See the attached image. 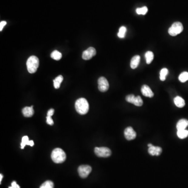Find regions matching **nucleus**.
<instances>
[{
    "label": "nucleus",
    "instance_id": "1",
    "mask_svg": "<svg viewBox=\"0 0 188 188\" xmlns=\"http://www.w3.org/2000/svg\"><path fill=\"white\" fill-rule=\"evenodd\" d=\"M75 109L80 115H85L89 112V103L86 99L79 98L75 102Z\"/></svg>",
    "mask_w": 188,
    "mask_h": 188
},
{
    "label": "nucleus",
    "instance_id": "2",
    "mask_svg": "<svg viewBox=\"0 0 188 188\" xmlns=\"http://www.w3.org/2000/svg\"><path fill=\"white\" fill-rule=\"evenodd\" d=\"M27 68L29 73L33 74L36 72L39 65V60L35 55L30 56L26 62Z\"/></svg>",
    "mask_w": 188,
    "mask_h": 188
},
{
    "label": "nucleus",
    "instance_id": "3",
    "mask_svg": "<svg viewBox=\"0 0 188 188\" xmlns=\"http://www.w3.org/2000/svg\"><path fill=\"white\" fill-rule=\"evenodd\" d=\"M51 158L55 163L61 164L65 160V153L62 149L56 148L53 150L51 154Z\"/></svg>",
    "mask_w": 188,
    "mask_h": 188
},
{
    "label": "nucleus",
    "instance_id": "4",
    "mask_svg": "<svg viewBox=\"0 0 188 188\" xmlns=\"http://www.w3.org/2000/svg\"><path fill=\"white\" fill-rule=\"evenodd\" d=\"M183 30V27L180 22H175L168 29V33L171 36H176L180 34Z\"/></svg>",
    "mask_w": 188,
    "mask_h": 188
},
{
    "label": "nucleus",
    "instance_id": "5",
    "mask_svg": "<svg viewBox=\"0 0 188 188\" xmlns=\"http://www.w3.org/2000/svg\"><path fill=\"white\" fill-rule=\"evenodd\" d=\"M95 153L99 157H108L111 155V150L106 147H96L95 149Z\"/></svg>",
    "mask_w": 188,
    "mask_h": 188
},
{
    "label": "nucleus",
    "instance_id": "6",
    "mask_svg": "<svg viewBox=\"0 0 188 188\" xmlns=\"http://www.w3.org/2000/svg\"><path fill=\"white\" fill-rule=\"evenodd\" d=\"M92 171V167L89 165H81L78 168V173L79 176L82 178L88 177Z\"/></svg>",
    "mask_w": 188,
    "mask_h": 188
},
{
    "label": "nucleus",
    "instance_id": "7",
    "mask_svg": "<svg viewBox=\"0 0 188 188\" xmlns=\"http://www.w3.org/2000/svg\"><path fill=\"white\" fill-rule=\"evenodd\" d=\"M98 89L102 92H105L109 89V84L105 77H100L98 80Z\"/></svg>",
    "mask_w": 188,
    "mask_h": 188
},
{
    "label": "nucleus",
    "instance_id": "8",
    "mask_svg": "<svg viewBox=\"0 0 188 188\" xmlns=\"http://www.w3.org/2000/svg\"><path fill=\"white\" fill-rule=\"evenodd\" d=\"M96 54V49L93 47H90L83 52L82 58L85 60H89L92 58Z\"/></svg>",
    "mask_w": 188,
    "mask_h": 188
},
{
    "label": "nucleus",
    "instance_id": "9",
    "mask_svg": "<svg viewBox=\"0 0 188 188\" xmlns=\"http://www.w3.org/2000/svg\"><path fill=\"white\" fill-rule=\"evenodd\" d=\"M124 136L126 139H128L129 141H131V140L136 139V132L134 131L133 128L131 126H129V127L126 128L124 130Z\"/></svg>",
    "mask_w": 188,
    "mask_h": 188
},
{
    "label": "nucleus",
    "instance_id": "10",
    "mask_svg": "<svg viewBox=\"0 0 188 188\" xmlns=\"http://www.w3.org/2000/svg\"><path fill=\"white\" fill-rule=\"evenodd\" d=\"M141 92L143 95L147 97L152 98L154 96V93L151 90L150 87L146 85H144L141 88Z\"/></svg>",
    "mask_w": 188,
    "mask_h": 188
},
{
    "label": "nucleus",
    "instance_id": "11",
    "mask_svg": "<svg viewBox=\"0 0 188 188\" xmlns=\"http://www.w3.org/2000/svg\"><path fill=\"white\" fill-rule=\"evenodd\" d=\"M149 148V153L152 156H159L162 153V149L160 147L152 145Z\"/></svg>",
    "mask_w": 188,
    "mask_h": 188
},
{
    "label": "nucleus",
    "instance_id": "12",
    "mask_svg": "<svg viewBox=\"0 0 188 188\" xmlns=\"http://www.w3.org/2000/svg\"><path fill=\"white\" fill-rule=\"evenodd\" d=\"M23 114L25 117H32L34 114V110L33 109V106L31 107H26L22 110Z\"/></svg>",
    "mask_w": 188,
    "mask_h": 188
},
{
    "label": "nucleus",
    "instance_id": "13",
    "mask_svg": "<svg viewBox=\"0 0 188 188\" xmlns=\"http://www.w3.org/2000/svg\"><path fill=\"white\" fill-rule=\"evenodd\" d=\"M30 145V146H33L34 145V141H29V138L27 136H24L22 137V143H21V149H24L25 146L26 145Z\"/></svg>",
    "mask_w": 188,
    "mask_h": 188
},
{
    "label": "nucleus",
    "instance_id": "14",
    "mask_svg": "<svg viewBox=\"0 0 188 188\" xmlns=\"http://www.w3.org/2000/svg\"><path fill=\"white\" fill-rule=\"evenodd\" d=\"M140 59H141V58L139 55L133 56L132 58L131 63H130V66L132 69H135L137 68L140 62Z\"/></svg>",
    "mask_w": 188,
    "mask_h": 188
},
{
    "label": "nucleus",
    "instance_id": "15",
    "mask_svg": "<svg viewBox=\"0 0 188 188\" xmlns=\"http://www.w3.org/2000/svg\"><path fill=\"white\" fill-rule=\"evenodd\" d=\"M188 126V120L186 119H181L177 122V129L178 130H184Z\"/></svg>",
    "mask_w": 188,
    "mask_h": 188
},
{
    "label": "nucleus",
    "instance_id": "16",
    "mask_svg": "<svg viewBox=\"0 0 188 188\" xmlns=\"http://www.w3.org/2000/svg\"><path fill=\"white\" fill-rule=\"evenodd\" d=\"M174 102L177 107L183 108L185 106L184 100L180 96H177L174 98Z\"/></svg>",
    "mask_w": 188,
    "mask_h": 188
},
{
    "label": "nucleus",
    "instance_id": "17",
    "mask_svg": "<svg viewBox=\"0 0 188 188\" xmlns=\"http://www.w3.org/2000/svg\"><path fill=\"white\" fill-rule=\"evenodd\" d=\"M63 80V77L62 75H59L53 80V85L55 89H58L60 87L61 83Z\"/></svg>",
    "mask_w": 188,
    "mask_h": 188
},
{
    "label": "nucleus",
    "instance_id": "18",
    "mask_svg": "<svg viewBox=\"0 0 188 188\" xmlns=\"http://www.w3.org/2000/svg\"><path fill=\"white\" fill-rule=\"evenodd\" d=\"M145 58L146 60L147 64H149L151 63V62H152V61L154 59V53L152 51H147L145 53Z\"/></svg>",
    "mask_w": 188,
    "mask_h": 188
},
{
    "label": "nucleus",
    "instance_id": "19",
    "mask_svg": "<svg viewBox=\"0 0 188 188\" xmlns=\"http://www.w3.org/2000/svg\"><path fill=\"white\" fill-rule=\"evenodd\" d=\"M177 136L181 139H183L188 136V130H178L177 131Z\"/></svg>",
    "mask_w": 188,
    "mask_h": 188
},
{
    "label": "nucleus",
    "instance_id": "20",
    "mask_svg": "<svg viewBox=\"0 0 188 188\" xmlns=\"http://www.w3.org/2000/svg\"><path fill=\"white\" fill-rule=\"evenodd\" d=\"M51 58L54 59L55 60H60L62 58V54L59 51L55 50L53 51L51 54Z\"/></svg>",
    "mask_w": 188,
    "mask_h": 188
},
{
    "label": "nucleus",
    "instance_id": "21",
    "mask_svg": "<svg viewBox=\"0 0 188 188\" xmlns=\"http://www.w3.org/2000/svg\"><path fill=\"white\" fill-rule=\"evenodd\" d=\"M168 74V70L166 68H164L160 72V79L162 81H164L166 79V76Z\"/></svg>",
    "mask_w": 188,
    "mask_h": 188
},
{
    "label": "nucleus",
    "instance_id": "22",
    "mask_svg": "<svg viewBox=\"0 0 188 188\" xmlns=\"http://www.w3.org/2000/svg\"><path fill=\"white\" fill-rule=\"evenodd\" d=\"M179 80L180 81L181 83H184L188 81V72H183L181 73L179 76Z\"/></svg>",
    "mask_w": 188,
    "mask_h": 188
},
{
    "label": "nucleus",
    "instance_id": "23",
    "mask_svg": "<svg viewBox=\"0 0 188 188\" xmlns=\"http://www.w3.org/2000/svg\"><path fill=\"white\" fill-rule=\"evenodd\" d=\"M126 32V27L122 26L119 28L118 36L120 38H123L125 37Z\"/></svg>",
    "mask_w": 188,
    "mask_h": 188
},
{
    "label": "nucleus",
    "instance_id": "24",
    "mask_svg": "<svg viewBox=\"0 0 188 188\" xmlns=\"http://www.w3.org/2000/svg\"><path fill=\"white\" fill-rule=\"evenodd\" d=\"M147 11L148 8L146 6H143L141 8H137V9H136V12L138 15H145Z\"/></svg>",
    "mask_w": 188,
    "mask_h": 188
},
{
    "label": "nucleus",
    "instance_id": "25",
    "mask_svg": "<svg viewBox=\"0 0 188 188\" xmlns=\"http://www.w3.org/2000/svg\"><path fill=\"white\" fill-rule=\"evenodd\" d=\"M40 188H54V184L51 181H46L42 184Z\"/></svg>",
    "mask_w": 188,
    "mask_h": 188
},
{
    "label": "nucleus",
    "instance_id": "26",
    "mask_svg": "<svg viewBox=\"0 0 188 188\" xmlns=\"http://www.w3.org/2000/svg\"><path fill=\"white\" fill-rule=\"evenodd\" d=\"M133 103L136 106L140 107V106H142L143 105V100H142V99L141 98L140 96H136V97L135 99H134V100Z\"/></svg>",
    "mask_w": 188,
    "mask_h": 188
},
{
    "label": "nucleus",
    "instance_id": "27",
    "mask_svg": "<svg viewBox=\"0 0 188 188\" xmlns=\"http://www.w3.org/2000/svg\"><path fill=\"white\" fill-rule=\"evenodd\" d=\"M135 98H136V96H134V95H129L126 96V102H128L133 103Z\"/></svg>",
    "mask_w": 188,
    "mask_h": 188
},
{
    "label": "nucleus",
    "instance_id": "28",
    "mask_svg": "<svg viewBox=\"0 0 188 188\" xmlns=\"http://www.w3.org/2000/svg\"><path fill=\"white\" fill-rule=\"evenodd\" d=\"M47 124H49L50 126H52L53 124H54V122H53V121L51 117L47 116Z\"/></svg>",
    "mask_w": 188,
    "mask_h": 188
},
{
    "label": "nucleus",
    "instance_id": "29",
    "mask_svg": "<svg viewBox=\"0 0 188 188\" xmlns=\"http://www.w3.org/2000/svg\"><path fill=\"white\" fill-rule=\"evenodd\" d=\"M8 188H20V186L17 184V183L15 181H14L12 183L11 186H9Z\"/></svg>",
    "mask_w": 188,
    "mask_h": 188
},
{
    "label": "nucleus",
    "instance_id": "30",
    "mask_svg": "<svg viewBox=\"0 0 188 188\" xmlns=\"http://www.w3.org/2000/svg\"><path fill=\"white\" fill-rule=\"evenodd\" d=\"M6 24H7V23H6V22H5V21H2V22H1V23H0V31H1V32L3 30V29L4 28V27L5 26Z\"/></svg>",
    "mask_w": 188,
    "mask_h": 188
},
{
    "label": "nucleus",
    "instance_id": "31",
    "mask_svg": "<svg viewBox=\"0 0 188 188\" xmlns=\"http://www.w3.org/2000/svg\"><path fill=\"white\" fill-rule=\"evenodd\" d=\"M55 112V110L53 109H50L49 111H48L47 113V116L49 117H52Z\"/></svg>",
    "mask_w": 188,
    "mask_h": 188
},
{
    "label": "nucleus",
    "instance_id": "32",
    "mask_svg": "<svg viewBox=\"0 0 188 188\" xmlns=\"http://www.w3.org/2000/svg\"><path fill=\"white\" fill-rule=\"evenodd\" d=\"M3 175H2V174H1V175H0V183H1V181H2V178H3Z\"/></svg>",
    "mask_w": 188,
    "mask_h": 188
}]
</instances>
